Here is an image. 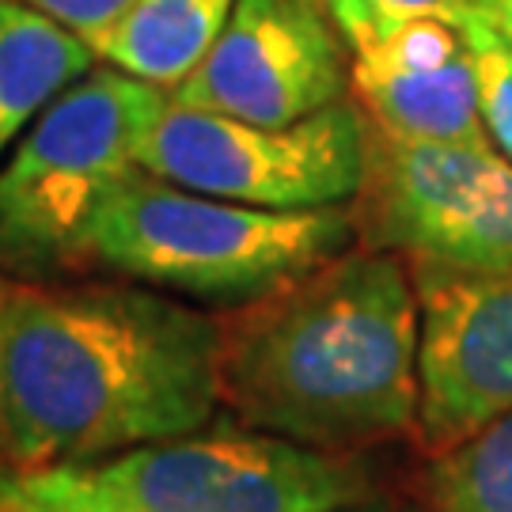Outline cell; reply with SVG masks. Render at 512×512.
Wrapping results in <instances>:
<instances>
[{"label":"cell","instance_id":"obj_1","mask_svg":"<svg viewBox=\"0 0 512 512\" xmlns=\"http://www.w3.org/2000/svg\"><path fill=\"white\" fill-rule=\"evenodd\" d=\"M220 414V315L137 281H12L0 456L19 475L92 467Z\"/></svg>","mask_w":512,"mask_h":512},{"label":"cell","instance_id":"obj_2","mask_svg":"<svg viewBox=\"0 0 512 512\" xmlns=\"http://www.w3.org/2000/svg\"><path fill=\"white\" fill-rule=\"evenodd\" d=\"M220 410L323 452L418 425V293L403 255L353 243L220 315Z\"/></svg>","mask_w":512,"mask_h":512},{"label":"cell","instance_id":"obj_3","mask_svg":"<svg viewBox=\"0 0 512 512\" xmlns=\"http://www.w3.org/2000/svg\"><path fill=\"white\" fill-rule=\"evenodd\" d=\"M357 243L349 205L262 209L129 171L88 232V270H110L205 308H239Z\"/></svg>","mask_w":512,"mask_h":512},{"label":"cell","instance_id":"obj_4","mask_svg":"<svg viewBox=\"0 0 512 512\" xmlns=\"http://www.w3.org/2000/svg\"><path fill=\"white\" fill-rule=\"evenodd\" d=\"M167 103V88L99 61L38 114L0 160V274H88L92 220L141 167V145Z\"/></svg>","mask_w":512,"mask_h":512},{"label":"cell","instance_id":"obj_5","mask_svg":"<svg viewBox=\"0 0 512 512\" xmlns=\"http://www.w3.org/2000/svg\"><path fill=\"white\" fill-rule=\"evenodd\" d=\"M92 475L145 512H330L384 490L372 452H323L228 414L99 459Z\"/></svg>","mask_w":512,"mask_h":512},{"label":"cell","instance_id":"obj_6","mask_svg":"<svg viewBox=\"0 0 512 512\" xmlns=\"http://www.w3.org/2000/svg\"><path fill=\"white\" fill-rule=\"evenodd\" d=\"M368 118L346 95L289 126L167 103L137 164L186 190L262 209L349 205L365 183Z\"/></svg>","mask_w":512,"mask_h":512},{"label":"cell","instance_id":"obj_7","mask_svg":"<svg viewBox=\"0 0 512 512\" xmlns=\"http://www.w3.org/2000/svg\"><path fill=\"white\" fill-rule=\"evenodd\" d=\"M357 243L459 270H512V164L494 145L406 141L368 126Z\"/></svg>","mask_w":512,"mask_h":512},{"label":"cell","instance_id":"obj_8","mask_svg":"<svg viewBox=\"0 0 512 512\" xmlns=\"http://www.w3.org/2000/svg\"><path fill=\"white\" fill-rule=\"evenodd\" d=\"M418 293V425L433 459L512 414V270H459L410 258Z\"/></svg>","mask_w":512,"mask_h":512},{"label":"cell","instance_id":"obj_9","mask_svg":"<svg viewBox=\"0 0 512 512\" xmlns=\"http://www.w3.org/2000/svg\"><path fill=\"white\" fill-rule=\"evenodd\" d=\"M349 95V46L323 0H236L171 103L289 126Z\"/></svg>","mask_w":512,"mask_h":512},{"label":"cell","instance_id":"obj_10","mask_svg":"<svg viewBox=\"0 0 512 512\" xmlns=\"http://www.w3.org/2000/svg\"><path fill=\"white\" fill-rule=\"evenodd\" d=\"M349 46V95L368 126L406 141L490 145L471 42L459 23L387 16L365 0H323Z\"/></svg>","mask_w":512,"mask_h":512},{"label":"cell","instance_id":"obj_11","mask_svg":"<svg viewBox=\"0 0 512 512\" xmlns=\"http://www.w3.org/2000/svg\"><path fill=\"white\" fill-rule=\"evenodd\" d=\"M99 65L92 42L27 0H0V160L42 110Z\"/></svg>","mask_w":512,"mask_h":512},{"label":"cell","instance_id":"obj_12","mask_svg":"<svg viewBox=\"0 0 512 512\" xmlns=\"http://www.w3.org/2000/svg\"><path fill=\"white\" fill-rule=\"evenodd\" d=\"M236 0H133L95 57L156 88H179L209 54Z\"/></svg>","mask_w":512,"mask_h":512},{"label":"cell","instance_id":"obj_13","mask_svg":"<svg viewBox=\"0 0 512 512\" xmlns=\"http://www.w3.org/2000/svg\"><path fill=\"white\" fill-rule=\"evenodd\" d=\"M425 505L433 512H512V414L425 459Z\"/></svg>","mask_w":512,"mask_h":512},{"label":"cell","instance_id":"obj_14","mask_svg":"<svg viewBox=\"0 0 512 512\" xmlns=\"http://www.w3.org/2000/svg\"><path fill=\"white\" fill-rule=\"evenodd\" d=\"M471 42L478 76V114L490 145L512 164V46L482 19V12L463 23Z\"/></svg>","mask_w":512,"mask_h":512},{"label":"cell","instance_id":"obj_15","mask_svg":"<svg viewBox=\"0 0 512 512\" xmlns=\"http://www.w3.org/2000/svg\"><path fill=\"white\" fill-rule=\"evenodd\" d=\"M23 478L31 512H145L92 475V467H46Z\"/></svg>","mask_w":512,"mask_h":512},{"label":"cell","instance_id":"obj_16","mask_svg":"<svg viewBox=\"0 0 512 512\" xmlns=\"http://www.w3.org/2000/svg\"><path fill=\"white\" fill-rule=\"evenodd\" d=\"M31 8L46 12L61 27H69L84 42H92V50L114 31V23L126 16L133 0H27Z\"/></svg>","mask_w":512,"mask_h":512},{"label":"cell","instance_id":"obj_17","mask_svg":"<svg viewBox=\"0 0 512 512\" xmlns=\"http://www.w3.org/2000/svg\"><path fill=\"white\" fill-rule=\"evenodd\" d=\"M387 16H433L448 23H467L478 12V0H365Z\"/></svg>","mask_w":512,"mask_h":512},{"label":"cell","instance_id":"obj_18","mask_svg":"<svg viewBox=\"0 0 512 512\" xmlns=\"http://www.w3.org/2000/svg\"><path fill=\"white\" fill-rule=\"evenodd\" d=\"M330 512H433V509L425 505V497L376 490V494L361 497V501H349V505H338V509H330Z\"/></svg>","mask_w":512,"mask_h":512},{"label":"cell","instance_id":"obj_19","mask_svg":"<svg viewBox=\"0 0 512 512\" xmlns=\"http://www.w3.org/2000/svg\"><path fill=\"white\" fill-rule=\"evenodd\" d=\"M0 512H31L23 497V478L4 456H0Z\"/></svg>","mask_w":512,"mask_h":512},{"label":"cell","instance_id":"obj_20","mask_svg":"<svg viewBox=\"0 0 512 512\" xmlns=\"http://www.w3.org/2000/svg\"><path fill=\"white\" fill-rule=\"evenodd\" d=\"M478 12L512 46V0H478Z\"/></svg>","mask_w":512,"mask_h":512},{"label":"cell","instance_id":"obj_21","mask_svg":"<svg viewBox=\"0 0 512 512\" xmlns=\"http://www.w3.org/2000/svg\"><path fill=\"white\" fill-rule=\"evenodd\" d=\"M8 296H12V277L0 274V334H4V311H8Z\"/></svg>","mask_w":512,"mask_h":512}]
</instances>
